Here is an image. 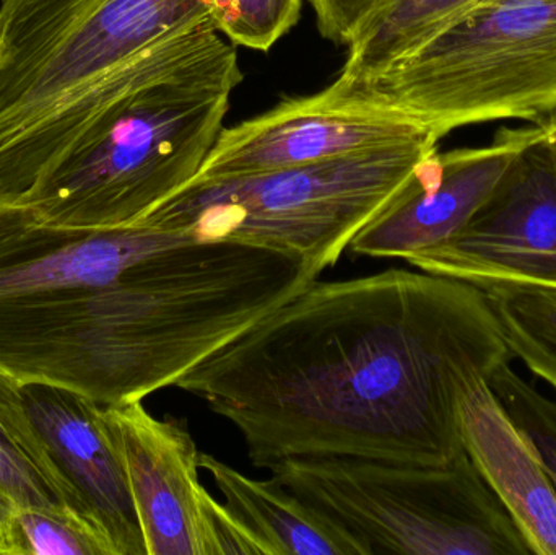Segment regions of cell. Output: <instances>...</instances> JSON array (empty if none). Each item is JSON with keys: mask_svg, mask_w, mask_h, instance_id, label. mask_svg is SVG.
Wrapping results in <instances>:
<instances>
[{"mask_svg": "<svg viewBox=\"0 0 556 555\" xmlns=\"http://www.w3.org/2000/svg\"><path fill=\"white\" fill-rule=\"evenodd\" d=\"M320 35L336 45L349 46L368 20L389 0H307Z\"/></svg>", "mask_w": 556, "mask_h": 555, "instance_id": "cell-22", "label": "cell"}, {"mask_svg": "<svg viewBox=\"0 0 556 555\" xmlns=\"http://www.w3.org/2000/svg\"><path fill=\"white\" fill-rule=\"evenodd\" d=\"M39 224L35 212L26 204L0 201V243Z\"/></svg>", "mask_w": 556, "mask_h": 555, "instance_id": "cell-23", "label": "cell"}, {"mask_svg": "<svg viewBox=\"0 0 556 555\" xmlns=\"http://www.w3.org/2000/svg\"><path fill=\"white\" fill-rule=\"evenodd\" d=\"M212 0H0V201L22 204Z\"/></svg>", "mask_w": 556, "mask_h": 555, "instance_id": "cell-3", "label": "cell"}, {"mask_svg": "<svg viewBox=\"0 0 556 555\" xmlns=\"http://www.w3.org/2000/svg\"><path fill=\"white\" fill-rule=\"evenodd\" d=\"M20 393L88 524L113 555H147L126 466L104 426L100 404L41 381L20 383Z\"/></svg>", "mask_w": 556, "mask_h": 555, "instance_id": "cell-12", "label": "cell"}, {"mask_svg": "<svg viewBox=\"0 0 556 555\" xmlns=\"http://www.w3.org/2000/svg\"><path fill=\"white\" fill-rule=\"evenodd\" d=\"M489 384L534 446L556 491V401L532 387L511 367V362L500 367Z\"/></svg>", "mask_w": 556, "mask_h": 555, "instance_id": "cell-18", "label": "cell"}, {"mask_svg": "<svg viewBox=\"0 0 556 555\" xmlns=\"http://www.w3.org/2000/svg\"><path fill=\"white\" fill-rule=\"evenodd\" d=\"M101 416L126 466L147 555H204L208 491L188 427L156 419L142 401L101 406Z\"/></svg>", "mask_w": 556, "mask_h": 555, "instance_id": "cell-11", "label": "cell"}, {"mask_svg": "<svg viewBox=\"0 0 556 555\" xmlns=\"http://www.w3.org/2000/svg\"><path fill=\"white\" fill-rule=\"evenodd\" d=\"M544 127L502 129L486 146L431 153L349 250L375 260L407 261L450 240L485 204L516 156Z\"/></svg>", "mask_w": 556, "mask_h": 555, "instance_id": "cell-10", "label": "cell"}, {"mask_svg": "<svg viewBox=\"0 0 556 555\" xmlns=\"http://www.w3.org/2000/svg\"><path fill=\"white\" fill-rule=\"evenodd\" d=\"M319 280L287 251L189 240L119 279L31 293L0 310V370L67 388L100 406L142 401Z\"/></svg>", "mask_w": 556, "mask_h": 555, "instance_id": "cell-2", "label": "cell"}, {"mask_svg": "<svg viewBox=\"0 0 556 555\" xmlns=\"http://www.w3.org/2000/svg\"><path fill=\"white\" fill-rule=\"evenodd\" d=\"M15 555H113L84 521L62 512L25 508L15 515Z\"/></svg>", "mask_w": 556, "mask_h": 555, "instance_id": "cell-20", "label": "cell"}, {"mask_svg": "<svg viewBox=\"0 0 556 555\" xmlns=\"http://www.w3.org/2000/svg\"><path fill=\"white\" fill-rule=\"evenodd\" d=\"M25 508L74 515L93 530L33 426L18 381L0 371V531L9 555H15V515Z\"/></svg>", "mask_w": 556, "mask_h": 555, "instance_id": "cell-15", "label": "cell"}, {"mask_svg": "<svg viewBox=\"0 0 556 555\" xmlns=\"http://www.w3.org/2000/svg\"><path fill=\"white\" fill-rule=\"evenodd\" d=\"M427 137L440 139L417 121L355 97L333 81L319 93L288 98L222 130L198 178L293 168Z\"/></svg>", "mask_w": 556, "mask_h": 555, "instance_id": "cell-9", "label": "cell"}, {"mask_svg": "<svg viewBox=\"0 0 556 555\" xmlns=\"http://www.w3.org/2000/svg\"><path fill=\"white\" fill-rule=\"evenodd\" d=\"M407 263L477 287L492 282L556 287V162L547 124L459 234Z\"/></svg>", "mask_w": 556, "mask_h": 555, "instance_id": "cell-8", "label": "cell"}, {"mask_svg": "<svg viewBox=\"0 0 556 555\" xmlns=\"http://www.w3.org/2000/svg\"><path fill=\"white\" fill-rule=\"evenodd\" d=\"M201 468L214 478L225 505L243 520L270 555H368L353 534L270 478H248L201 453Z\"/></svg>", "mask_w": 556, "mask_h": 555, "instance_id": "cell-14", "label": "cell"}, {"mask_svg": "<svg viewBox=\"0 0 556 555\" xmlns=\"http://www.w3.org/2000/svg\"><path fill=\"white\" fill-rule=\"evenodd\" d=\"M479 0H389L349 45L340 84H356L388 68Z\"/></svg>", "mask_w": 556, "mask_h": 555, "instance_id": "cell-16", "label": "cell"}, {"mask_svg": "<svg viewBox=\"0 0 556 555\" xmlns=\"http://www.w3.org/2000/svg\"><path fill=\"white\" fill-rule=\"evenodd\" d=\"M212 20L235 46L269 51L294 28L303 0H212Z\"/></svg>", "mask_w": 556, "mask_h": 555, "instance_id": "cell-19", "label": "cell"}, {"mask_svg": "<svg viewBox=\"0 0 556 555\" xmlns=\"http://www.w3.org/2000/svg\"><path fill=\"white\" fill-rule=\"evenodd\" d=\"M270 555L266 544L227 505L204 501V555Z\"/></svg>", "mask_w": 556, "mask_h": 555, "instance_id": "cell-21", "label": "cell"}, {"mask_svg": "<svg viewBox=\"0 0 556 555\" xmlns=\"http://www.w3.org/2000/svg\"><path fill=\"white\" fill-rule=\"evenodd\" d=\"M0 555H9V544H7L2 531H0Z\"/></svg>", "mask_w": 556, "mask_h": 555, "instance_id": "cell-25", "label": "cell"}, {"mask_svg": "<svg viewBox=\"0 0 556 555\" xmlns=\"http://www.w3.org/2000/svg\"><path fill=\"white\" fill-rule=\"evenodd\" d=\"M243 80L214 20L186 29L162 67L108 111L23 199L39 224L129 227L194 181Z\"/></svg>", "mask_w": 556, "mask_h": 555, "instance_id": "cell-4", "label": "cell"}, {"mask_svg": "<svg viewBox=\"0 0 556 555\" xmlns=\"http://www.w3.org/2000/svg\"><path fill=\"white\" fill-rule=\"evenodd\" d=\"M513 361L482 289L424 270L316 282L176 383L256 468L301 456L446 466L460 404Z\"/></svg>", "mask_w": 556, "mask_h": 555, "instance_id": "cell-1", "label": "cell"}, {"mask_svg": "<svg viewBox=\"0 0 556 555\" xmlns=\"http://www.w3.org/2000/svg\"><path fill=\"white\" fill-rule=\"evenodd\" d=\"M267 469L368 555H532L467 453L446 466L301 456Z\"/></svg>", "mask_w": 556, "mask_h": 555, "instance_id": "cell-7", "label": "cell"}, {"mask_svg": "<svg viewBox=\"0 0 556 555\" xmlns=\"http://www.w3.org/2000/svg\"><path fill=\"white\" fill-rule=\"evenodd\" d=\"M336 81L440 139L473 124L547 123L556 116V3H476L379 74Z\"/></svg>", "mask_w": 556, "mask_h": 555, "instance_id": "cell-6", "label": "cell"}, {"mask_svg": "<svg viewBox=\"0 0 556 555\" xmlns=\"http://www.w3.org/2000/svg\"><path fill=\"white\" fill-rule=\"evenodd\" d=\"M489 297L513 358L556 391V287L492 282Z\"/></svg>", "mask_w": 556, "mask_h": 555, "instance_id": "cell-17", "label": "cell"}, {"mask_svg": "<svg viewBox=\"0 0 556 555\" xmlns=\"http://www.w3.org/2000/svg\"><path fill=\"white\" fill-rule=\"evenodd\" d=\"M547 139L548 143H551L552 152H554L555 162H556V116L554 119L547 121Z\"/></svg>", "mask_w": 556, "mask_h": 555, "instance_id": "cell-24", "label": "cell"}, {"mask_svg": "<svg viewBox=\"0 0 556 555\" xmlns=\"http://www.w3.org/2000/svg\"><path fill=\"white\" fill-rule=\"evenodd\" d=\"M464 450L495 492L532 555H556V491L534 446L489 383L460 404Z\"/></svg>", "mask_w": 556, "mask_h": 555, "instance_id": "cell-13", "label": "cell"}, {"mask_svg": "<svg viewBox=\"0 0 556 555\" xmlns=\"http://www.w3.org/2000/svg\"><path fill=\"white\" fill-rule=\"evenodd\" d=\"M483 2H500V0H479L477 3H483ZM539 2H554L556 3V0H539Z\"/></svg>", "mask_w": 556, "mask_h": 555, "instance_id": "cell-26", "label": "cell"}, {"mask_svg": "<svg viewBox=\"0 0 556 555\" xmlns=\"http://www.w3.org/2000/svg\"><path fill=\"white\" fill-rule=\"evenodd\" d=\"M438 143L427 137L293 168L195 178L140 222L192 240L287 251L320 276Z\"/></svg>", "mask_w": 556, "mask_h": 555, "instance_id": "cell-5", "label": "cell"}]
</instances>
